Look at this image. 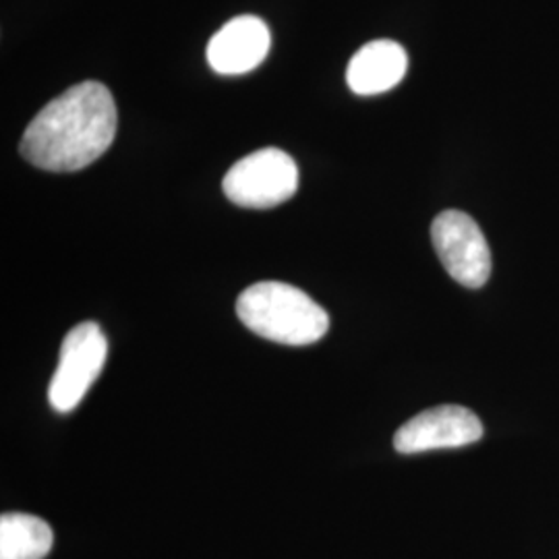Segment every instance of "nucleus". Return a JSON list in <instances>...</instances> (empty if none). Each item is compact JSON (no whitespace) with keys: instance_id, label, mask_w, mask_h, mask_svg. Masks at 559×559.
I'll use <instances>...</instances> for the list:
<instances>
[{"instance_id":"nucleus-1","label":"nucleus","mask_w":559,"mask_h":559,"mask_svg":"<svg viewBox=\"0 0 559 559\" xmlns=\"http://www.w3.org/2000/svg\"><path fill=\"white\" fill-rule=\"evenodd\" d=\"M117 104L100 81H83L46 104L21 138V156L48 173H75L104 156L117 135Z\"/></svg>"},{"instance_id":"nucleus-2","label":"nucleus","mask_w":559,"mask_h":559,"mask_svg":"<svg viewBox=\"0 0 559 559\" xmlns=\"http://www.w3.org/2000/svg\"><path fill=\"white\" fill-rule=\"evenodd\" d=\"M237 316L253 334L286 346L316 344L330 328L328 313L307 293L272 280L240 293Z\"/></svg>"},{"instance_id":"nucleus-3","label":"nucleus","mask_w":559,"mask_h":559,"mask_svg":"<svg viewBox=\"0 0 559 559\" xmlns=\"http://www.w3.org/2000/svg\"><path fill=\"white\" fill-rule=\"evenodd\" d=\"M224 195L240 207L270 210L299 189V168L278 147H263L233 164L222 180Z\"/></svg>"},{"instance_id":"nucleus-4","label":"nucleus","mask_w":559,"mask_h":559,"mask_svg":"<svg viewBox=\"0 0 559 559\" xmlns=\"http://www.w3.org/2000/svg\"><path fill=\"white\" fill-rule=\"evenodd\" d=\"M106 357L108 340L98 323L83 321L73 328L62 340L59 367L48 385L50 406L60 415L78 408L94 381L98 380Z\"/></svg>"},{"instance_id":"nucleus-5","label":"nucleus","mask_w":559,"mask_h":559,"mask_svg":"<svg viewBox=\"0 0 559 559\" xmlns=\"http://www.w3.org/2000/svg\"><path fill=\"white\" fill-rule=\"evenodd\" d=\"M431 240L445 272L466 288H480L491 276L487 239L468 214L441 212L431 224Z\"/></svg>"},{"instance_id":"nucleus-6","label":"nucleus","mask_w":559,"mask_h":559,"mask_svg":"<svg viewBox=\"0 0 559 559\" xmlns=\"http://www.w3.org/2000/svg\"><path fill=\"white\" fill-rule=\"evenodd\" d=\"M483 438L479 417L456 404L423 411L404 423L394 436V448L400 454H420L443 448L471 445Z\"/></svg>"},{"instance_id":"nucleus-7","label":"nucleus","mask_w":559,"mask_h":559,"mask_svg":"<svg viewBox=\"0 0 559 559\" xmlns=\"http://www.w3.org/2000/svg\"><path fill=\"white\" fill-rule=\"evenodd\" d=\"M272 48L265 21L239 15L222 25L207 44V62L221 75H245L258 69Z\"/></svg>"},{"instance_id":"nucleus-8","label":"nucleus","mask_w":559,"mask_h":559,"mask_svg":"<svg viewBox=\"0 0 559 559\" xmlns=\"http://www.w3.org/2000/svg\"><path fill=\"white\" fill-rule=\"evenodd\" d=\"M406 71L408 55L399 41L373 40L348 62L346 83L357 96H378L396 87Z\"/></svg>"},{"instance_id":"nucleus-9","label":"nucleus","mask_w":559,"mask_h":559,"mask_svg":"<svg viewBox=\"0 0 559 559\" xmlns=\"http://www.w3.org/2000/svg\"><path fill=\"white\" fill-rule=\"evenodd\" d=\"M55 543L48 522L32 514H2L0 559H44Z\"/></svg>"}]
</instances>
